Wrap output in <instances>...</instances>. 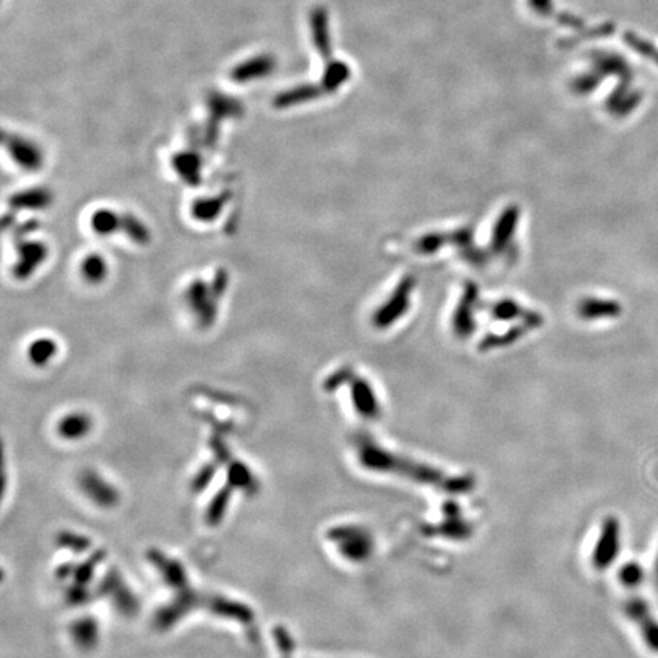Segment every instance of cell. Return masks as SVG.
I'll return each mask as SVG.
<instances>
[{"label":"cell","instance_id":"14","mask_svg":"<svg viewBox=\"0 0 658 658\" xmlns=\"http://www.w3.org/2000/svg\"><path fill=\"white\" fill-rule=\"evenodd\" d=\"M231 198H232V194L228 191H224L221 192V194H218L217 197H212V198H200L192 203V209H191L192 217L203 223L214 221V219L221 214V210L224 209V206L228 203V201H231Z\"/></svg>","mask_w":658,"mask_h":658},{"label":"cell","instance_id":"9","mask_svg":"<svg viewBox=\"0 0 658 658\" xmlns=\"http://www.w3.org/2000/svg\"><path fill=\"white\" fill-rule=\"evenodd\" d=\"M276 69V58L271 53H261L245 60L231 70V78L235 82H249L269 77Z\"/></svg>","mask_w":658,"mask_h":658},{"label":"cell","instance_id":"25","mask_svg":"<svg viewBox=\"0 0 658 658\" xmlns=\"http://www.w3.org/2000/svg\"><path fill=\"white\" fill-rule=\"evenodd\" d=\"M655 578L658 582V556H657V562H655Z\"/></svg>","mask_w":658,"mask_h":658},{"label":"cell","instance_id":"6","mask_svg":"<svg viewBox=\"0 0 658 658\" xmlns=\"http://www.w3.org/2000/svg\"><path fill=\"white\" fill-rule=\"evenodd\" d=\"M624 611L626 617L637 625L645 645L658 652V620L652 616L647 602L640 598H631L625 602Z\"/></svg>","mask_w":658,"mask_h":658},{"label":"cell","instance_id":"1","mask_svg":"<svg viewBox=\"0 0 658 658\" xmlns=\"http://www.w3.org/2000/svg\"><path fill=\"white\" fill-rule=\"evenodd\" d=\"M356 439H359L355 442L356 456H359V460L366 470L380 474L396 475V477L418 484H425V486H432L434 489L451 493V496L470 492L474 486V479L470 477V475L448 474L425 462L411 459V457L404 454H398L393 450H389V448H384L381 444L375 442L368 434H361Z\"/></svg>","mask_w":658,"mask_h":658},{"label":"cell","instance_id":"17","mask_svg":"<svg viewBox=\"0 0 658 658\" xmlns=\"http://www.w3.org/2000/svg\"><path fill=\"white\" fill-rule=\"evenodd\" d=\"M90 224L98 235H112L116 231H121V215H117L113 210L101 209L91 215Z\"/></svg>","mask_w":658,"mask_h":658},{"label":"cell","instance_id":"19","mask_svg":"<svg viewBox=\"0 0 658 658\" xmlns=\"http://www.w3.org/2000/svg\"><path fill=\"white\" fill-rule=\"evenodd\" d=\"M81 273L87 282L99 283L107 276V264L101 254H89L81 264Z\"/></svg>","mask_w":658,"mask_h":658},{"label":"cell","instance_id":"12","mask_svg":"<svg viewBox=\"0 0 658 658\" xmlns=\"http://www.w3.org/2000/svg\"><path fill=\"white\" fill-rule=\"evenodd\" d=\"M323 91L325 90L322 86H316V84L297 86V87H292V89L282 91V93H278L273 99V105L279 110H283L292 105L309 103V101L317 99L323 93Z\"/></svg>","mask_w":658,"mask_h":658},{"label":"cell","instance_id":"2","mask_svg":"<svg viewBox=\"0 0 658 658\" xmlns=\"http://www.w3.org/2000/svg\"><path fill=\"white\" fill-rule=\"evenodd\" d=\"M620 550V523L616 517H608L602 523L599 538L591 555V564L596 570H607L614 564Z\"/></svg>","mask_w":658,"mask_h":658},{"label":"cell","instance_id":"20","mask_svg":"<svg viewBox=\"0 0 658 658\" xmlns=\"http://www.w3.org/2000/svg\"><path fill=\"white\" fill-rule=\"evenodd\" d=\"M30 360L35 366H44L48 361L53 359V355L57 354V344H55L53 340L51 338H39L30 346Z\"/></svg>","mask_w":658,"mask_h":658},{"label":"cell","instance_id":"11","mask_svg":"<svg viewBox=\"0 0 658 658\" xmlns=\"http://www.w3.org/2000/svg\"><path fill=\"white\" fill-rule=\"evenodd\" d=\"M52 203V192L46 188H31L15 192L9 197V206L14 210H41Z\"/></svg>","mask_w":658,"mask_h":658},{"label":"cell","instance_id":"22","mask_svg":"<svg viewBox=\"0 0 658 658\" xmlns=\"http://www.w3.org/2000/svg\"><path fill=\"white\" fill-rule=\"evenodd\" d=\"M354 393H355L356 407H359V410L361 411V413H364V416H368V418L377 416V404H375L373 396H372L370 390L368 389V386L359 384V386L355 387Z\"/></svg>","mask_w":658,"mask_h":658},{"label":"cell","instance_id":"15","mask_svg":"<svg viewBox=\"0 0 658 658\" xmlns=\"http://www.w3.org/2000/svg\"><path fill=\"white\" fill-rule=\"evenodd\" d=\"M445 520L441 523V527H439V532L448 538H466L471 534V524L466 521L460 512L456 509V506L451 503V510H445Z\"/></svg>","mask_w":658,"mask_h":658},{"label":"cell","instance_id":"3","mask_svg":"<svg viewBox=\"0 0 658 658\" xmlns=\"http://www.w3.org/2000/svg\"><path fill=\"white\" fill-rule=\"evenodd\" d=\"M207 107H209V119L205 130V141L209 146H214L218 139V130L219 124L226 117H238L241 116L244 108L240 101L233 96H227L219 91H212L207 96Z\"/></svg>","mask_w":658,"mask_h":658},{"label":"cell","instance_id":"13","mask_svg":"<svg viewBox=\"0 0 658 658\" xmlns=\"http://www.w3.org/2000/svg\"><path fill=\"white\" fill-rule=\"evenodd\" d=\"M172 167L180 176L181 180H185L188 185L197 186L200 185V171H201V157L195 151H183L172 157Z\"/></svg>","mask_w":658,"mask_h":658},{"label":"cell","instance_id":"8","mask_svg":"<svg viewBox=\"0 0 658 658\" xmlns=\"http://www.w3.org/2000/svg\"><path fill=\"white\" fill-rule=\"evenodd\" d=\"M17 243V252H18V261L14 265V276L17 279H26L40 267L44 262L46 256H48V247L43 243L27 241L25 238L22 240H15Z\"/></svg>","mask_w":658,"mask_h":658},{"label":"cell","instance_id":"18","mask_svg":"<svg viewBox=\"0 0 658 658\" xmlns=\"http://www.w3.org/2000/svg\"><path fill=\"white\" fill-rule=\"evenodd\" d=\"M121 231L137 244L145 245L150 243L151 233L148 227H146L139 218L131 214L121 215Z\"/></svg>","mask_w":658,"mask_h":658},{"label":"cell","instance_id":"16","mask_svg":"<svg viewBox=\"0 0 658 658\" xmlns=\"http://www.w3.org/2000/svg\"><path fill=\"white\" fill-rule=\"evenodd\" d=\"M349 77L351 70L346 63L340 60H331L326 63L322 84L320 86H322L328 93H333V91H335L342 84H344V82L349 79Z\"/></svg>","mask_w":658,"mask_h":658},{"label":"cell","instance_id":"21","mask_svg":"<svg viewBox=\"0 0 658 658\" xmlns=\"http://www.w3.org/2000/svg\"><path fill=\"white\" fill-rule=\"evenodd\" d=\"M643 578H645V572L642 569V565L637 562H628L621 567L619 572L620 582L628 588L638 587V585L642 583Z\"/></svg>","mask_w":658,"mask_h":658},{"label":"cell","instance_id":"23","mask_svg":"<svg viewBox=\"0 0 658 658\" xmlns=\"http://www.w3.org/2000/svg\"><path fill=\"white\" fill-rule=\"evenodd\" d=\"M87 425H89L87 418L81 416V415H75V416H70V418H67L66 420H64V422H63V432L69 433V434H77V433L84 432Z\"/></svg>","mask_w":658,"mask_h":658},{"label":"cell","instance_id":"4","mask_svg":"<svg viewBox=\"0 0 658 658\" xmlns=\"http://www.w3.org/2000/svg\"><path fill=\"white\" fill-rule=\"evenodd\" d=\"M344 557L352 562H363L373 552V538L363 527H338L333 534Z\"/></svg>","mask_w":658,"mask_h":658},{"label":"cell","instance_id":"10","mask_svg":"<svg viewBox=\"0 0 658 658\" xmlns=\"http://www.w3.org/2000/svg\"><path fill=\"white\" fill-rule=\"evenodd\" d=\"M309 27H311V37H313L316 51L318 52L320 57L325 60V63L331 61L333 60L331 31H329L328 13L323 6H316L311 9Z\"/></svg>","mask_w":658,"mask_h":658},{"label":"cell","instance_id":"7","mask_svg":"<svg viewBox=\"0 0 658 658\" xmlns=\"http://www.w3.org/2000/svg\"><path fill=\"white\" fill-rule=\"evenodd\" d=\"M4 145L13 160L26 171H39L43 164V153L34 142L22 136L4 133Z\"/></svg>","mask_w":658,"mask_h":658},{"label":"cell","instance_id":"24","mask_svg":"<svg viewBox=\"0 0 658 658\" xmlns=\"http://www.w3.org/2000/svg\"><path fill=\"white\" fill-rule=\"evenodd\" d=\"M532 5L539 14H550L552 13V2L550 0H530Z\"/></svg>","mask_w":658,"mask_h":658},{"label":"cell","instance_id":"5","mask_svg":"<svg viewBox=\"0 0 658 658\" xmlns=\"http://www.w3.org/2000/svg\"><path fill=\"white\" fill-rule=\"evenodd\" d=\"M186 302L192 313L197 316L200 326L209 328L215 322L219 299L214 296L210 283L201 279L192 282L186 291Z\"/></svg>","mask_w":658,"mask_h":658}]
</instances>
